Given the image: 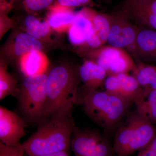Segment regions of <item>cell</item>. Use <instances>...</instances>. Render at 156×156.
Returning <instances> with one entry per match:
<instances>
[{
	"label": "cell",
	"mask_w": 156,
	"mask_h": 156,
	"mask_svg": "<svg viewBox=\"0 0 156 156\" xmlns=\"http://www.w3.org/2000/svg\"><path fill=\"white\" fill-rule=\"evenodd\" d=\"M24 31L39 41L46 43L51 40L53 30L47 20H41L33 14H29L23 20Z\"/></svg>",
	"instance_id": "cell-18"
},
{
	"label": "cell",
	"mask_w": 156,
	"mask_h": 156,
	"mask_svg": "<svg viewBox=\"0 0 156 156\" xmlns=\"http://www.w3.org/2000/svg\"><path fill=\"white\" fill-rule=\"evenodd\" d=\"M133 104L136 111L156 125V89L143 88Z\"/></svg>",
	"instance_id": "cell-17"
},
{
	"label": "cell",
	"mask_w": 156,
	"mask_h": 156,
	"mask_svg": "<svg viewBox=\"0 0 156 156\" xmlns=\"http://www.w3.org/2000/svg\"><path fill=\"white\" fill-rule=\"evenodd\" d=\"M48 71L37 75L24 77L19 87L16 98L20 110L32 123L39 124L44 118Z\"/></svg>",
	"instance_id": "cell-4"
},
{
	"label": "cell",
	"mask_w": 156,
	"mask_h": 156,
	"mask_svg": "<svg viewBox=\"0 0 156 156\" xmlns=\"http://www.w3.org/2000/svg\"><path fill=\"white\" fill-rule=\"evenodd\" d=\"M79 0H56L54 4L49 8V10L53 9H67L72 10L76 7H80Z\"/></svg>",
	"instance_id": "cell-25"
},
{
	"label": "cell",
	"mask_w": 156,
	"mask_h": 156,
	"mask_svg": "<svg viewBox=\"0 0 156 156\" xmlns=\"http://www.w3.org/2000/svg\"><path fill=\"white\" fill-rule=\"evenodd\" d=\"M79 74L83 83V89L86 90H97L103 85L108 75L104 69L89 59H85L79 67Z\"/></svg>",
	"instance_id": "cell-16"
},
{
	"label": "cell",
	"mask_w": 156,
	"mask_h": 156,
	"mask_svg": "<svg viewBox=\"0 0 156 156\" xmlns=\"http://www.w3.org/2000/svg\"><path fill=\"white\" fill-rule=\"evenodd\" d=\"M91 10L85 8L76 13L72 25L68 31L69 41L71 44L77 48L83 46L93 33Z\"/></svg>",
	"instance_id": "cell-13"
},
{
	"label": "cell",
	"mask_w": 156,
	"mask_h": 156,
	"mask_svg": "<svg viewBox=\"0 0 156 156\" xmlns=\"http://www.w3.org/2000/svg\"><path fill=\"white\" fill-rule=\"evenodd\" d=\"M136 67L132 75L143 88H147L156 78V66L147 64L140 61L135 62Z\"/></svg>",
	"instance_id": "cell-22"
},
{
	"label": "cell",
	"mask_w": 156,
	"mask_h": 156,
	"mask_svg": "<svg viewBox=\"0 0 156 156\" xmlns=\"http://www.w3.org/2000/svg\"><path fill=\"white\" fill-rule=\"evenodd\" d=\"M15 24L14 20L9 18L8 15L0 14V37L1 39L4 36L10 28Z\"/></svg>",
	"instance_id": "cell-26"
},
{
	"label": "cell",
	"mask_w": 156,
	"mask_h": 156,
	"mask_svg": "<svg viewBox=\"0 0 156 156\" xmlns=\"http://www.w3.org/2000/svg\"><path fill=\"white\" fill-rule=\"evenodd\" d=\"M86 114L106 131L114 130L130 113L133 102L106 91L86 90L80 93Z\"/></svg>",
	"instance_id": "cell-3"
},
{
	"label": "cell",
	"mask_w": 156,
	"mask_h": 156,
	"mask_svg": "<svg viewBox=\"0 0 156 156\" xmlns=\"http://www.w3.org/2000/svg\"><path fill=\"white\" fill-rule=\"evenodd\" d=\"M18 62L20 70L24 77L44 73L49 69V59L44 51L35 50L26 53Z\"/></svg>",
	"instance_id": "cell-15"
},
{
	"label": "cell",
	"mask_w": 156,
	"mask_h": 156,
	"mask_svg": "<svg viewBox=\"0 0 156 156\" xmlns=\"http://www.w3.org/2000/svg\"><path fill=\"white\" fill-rule=\"evenodd\" d=\"M41 156H70L68 151H63L58 152L55 153L45 155Z\"/></svg>",
	"instance_id": "cell-29"
},
{
	"label": "cell",
	"mask_w": 156,
	"mask_h": 156,
	"mask_svg": "<svg viewBox=\"0 0 156 156\" xmlns=\"http://www.w3.org/2000/svg\"><path fill=\"white\" fill-rule=\"evenodd\" d=\"M145 89H156V78L155 80L151 84L150 87L147 88Z\"/></svg>",
	"instance_id": "cell-31"
},
{
	"label": "cell",
	"mask_w": 156,
	"mask_h": 156,
	"mask_svg": "<svg viewBox=\"0 0 156 156\" xmlns=\"http://www.w3.org/2000/svg\"><path fill=\"white\" fill-rule=\"evenodd\" d=\"M56 0H22V5L25 11L33 14L49 9Z\"/></svg>",
	"instance_id": "cell-23"
},
{
	"label": "cell",
	"mask_w": 156,
	"mask_h": 156,
	"mask_svg": "<svg viewBox=\"0 0 156 156\" xmlns=\"http://www.w3.org/2000/svg\"><path fill=\"white\" fill-rule=\"evenodd\" d=\"M110 15V29L107 43L113 47L125 49L134 58L137 27L122 10Z\"/></svg>",
	"instance_id": "cell-7"
},
{
	"label": "cell",
	"mask_w": 156,
	"mask_h": 156,
	"mask_svg": "<svg viewBox=\"0 0 156 156\" xmlns=\"http://www.w3.org/2000/svg\"><path fill=\"white\" fill-rule=\"evenodd\" d=\"M10 2H11L12 4H14V3L17 2V1H19V0H9Z\"/></svg>",
	"instance_id": "cell-32"
},
{
	"label": "cell",
	"mask_w": 156,
	"mask_h": 156,
	"mask_svg": "<svg viewBox=\"0 0 156 156\" xmlns=\"http://www.w3.org/2000/svg\"><path fill=\"white\" fill-rule=\"evenodd\" d=\"M122 10L136 26L156 29V0H125Z\"/></svg>",
	"instance_id": "cell-11"
},
{
	"label": "cell",
	"mask_w": 156,
	"mask_h": 156,
	"mask_svg": "<svg viewBox=\"0 0 156 156\" xmlns=\"http://www.w3.org/2000/svg\"><path fill=\"white\" fill-rule=\"evenodd\" d=\"M93 33L88 41L78 48L80 53L100 48L107 43L111 26L110 15L91 10Z\"/></svg>",
	"instance_id": "cell-12"
},
{
	"label": "cell",
	"mask_w": 156,
	"mask_h": 156,
	"mask_svg": "<svg viewBox=\"0 0 156 156\" xmlns=\"http://www.w3.org/2000/svg\"><path fill=\"white\" fill-rule=\"evenodd\" d=\"M72 109L61 110L42 120L36 131L22 143L24 152L28 156H41L68 151L76 128Z\"/></svg>",
	"instance_id": "cell-1"
},
{
	"label": "cell",
	"mask_w": 156,
	"mask_h": 156,
	"mask_svg": "<svg viewBox=\"0 0 156 156\" xmlns=\"http://www.w3.org/2000/svg\"><path fill=\"white\" fill-rule=\"evenodd\" d=\"M8 62L1 59L0 62V100L9 96L17 97L19 91L17 81L9 73Z\"/></svg>",
	"instance_id": "cell-20"
},
{
	"label": "cell",
	"mask_w": 156,
	"mask_h": 156,
	"mask_svg": "<svg viewBox=\"0 0 156 156\" xmlns=\"http://www.w3.org/2000/svg\"><path fill=\"white\" fill-rule=\"evenodd\" d=\"M79 67L68 62L49 70L47 80V101L44 119L64 109L73 108L80 102Z\"/></svg>",
	"instance_id": "cell-2"
},
{
	"label": "cell",
	"mask_w": 156,
	"mask_h": 156,
	"mask_svg": "<svg viewBox=\"0 0 156 156\" xmlns=\"http://www.w3.org/2000/svg\"><path fill=\"white\" fill-rule=\"evenodd\" d=\"M45 43L31 36L24 31H14L5 43L2 53L6 61L18 59L26 53L33 51H44Z\"/></svg>",
	"instance_id": "cell-10"
},
{
	"label": "cell",
	"mask_w": 156,
	"mask_h": 156,
	"mask_svg": "<svg viewBox=\"0 0 156 156\" xmlns=\"http://www.w3.org/2000/svg\"><path fill=\"white\" fill-rule=\"evenodd\" d=\"M9 1V0H0V2H2V1Z\"/></svg>",
	"instance_id": "cell-34"
},
{
	"label": "cell",
	"mask_w": 156,
	"mask_h": 156,
	"mask_svg": "<svg viewBox=\"0 0 156 156\" xmlns=\"http://www.w3.org/2000/svg\"><path fill=\"white\" fill-rule=\"evenodd\" d=\"M120 83V96L134 102L142 91L143 88L136 79L129 73L118 74Z\"/></svg>",
	"instance_id": "cell-21"
},
{
	"label": "cell",
	"mask_w": 156,
	"mask_h": 156,
	"mask_svg": "<svg viewBox=\"0 0 156 156\" xmlns=\"http://www.w3.org/2000/svg\"><path fill=\"white\" fill-rule=\"evenodd\" d=\"M81 54L104 69L108 75L129 73L136 67L134 58L126 50L109 45Z\"/></svg>",
	"instance_id": "cell-5"
},
{
	"label": "cell",
	"mask_w": 156,
	"mask_h": 156,
	"mask_svg": "<svg viewBox=\"0 0 156 156\" xmlns=\"http://www.w3.org/2000/svg\"><path fill=\"white\" fill-rule=\"evenodd\" d=\"M136 156H156V135L146 147L138 151Z\"/></svg>",
	"instance_id": "cell-27"
},
{
	"label": "cell",
	"mask_w": 156,
	"mask_h": 156,
	"mask_svg": "<svg viewBox=\"0 0 156 156\" xmlns=\"http://www.w3.org/2000/svg\"><path fill=\"white\" fill-rule=\"evenodd\" d=\"M19 153L21 152L8 147L0 142V156H17Z\"/></svg>",
	"instance_id": "cell-28"
},
{
	"label": "cell",
	"mask_w": 156,
	"mask_h": 156,
	"mask_svg": "<svg viewBox=\"0 0 156 156\" xmlns=\"http://www.w3.org/2000/svg\"><path fill=\"white\" fill-rule=\"evenodd\" d=\"M70 147L74 156H115L113 143L106 135L95 129L78 131Z\"/></svg>",
	"instance_id": "cell-6"
},
{
	"label": "cell",
	"mask_w": 156,
	"mask_h": 156,
	"mask_svg": "<svg viewBox=\"0 0 156 156\" xmlns=\"http://www.w3.org/2000/svg\"><path fill=\"white\" fill-rule=\"evenodd\" d=\"M50 11L47 20L53 31L59 34L68 32L72 25L76 14L72 10L67 9Z\"/></svg>",
	"instance_id": "cell-19"
},
{
	"label": "cell",
	"mask_w": 156,
	"mask_h": 156,
	"mask_svg": "<svg viewBox=\"0 0 156 156\" xmlns=\"http://www.w3.org/2000/svg\"><path fill=\"white\" fill-rule=\"evenodd\" d=\"M79 1L82 6L90 5L93 3L92 0H79Z\"/></svg>",
	"instance_id": "cell-30"
},
{
	"label": "cell",
	"mask_w": 156,
	"mask_h": 156,
	"mask_svg": "<svg viewBox=\"0 0 156 156\" xmlns=\"http://www.w3.org/2000/svg\"><path fill=\"white\" fill-rule=\"evenodd\" d=\"M103 85L105 91L120 96V81L117 74L108 75Z\"/></svg>",
	"instance_id": "cell-24"
},
{
	"label": "cell",
	"mask_w": 156,
	"mask_h": 156,
	"mask_svg": "<svg viewBox=\"0 0 156 156\" xmlns=\"http://www.w3.org/2000/svg\"><path fill=\"white\" fill-rule=\"evenodd\" d=\"M23 153H18V155H17V156H23Z\"/></svg>",
	"instance_id": "cell-33"
},
{
	"label": "cell",
	"mask_w": 156,
	"mask_h": 156,
	"mask_svg": "<svg viewBox=\"0 0 156 156\" xmlns=\"http://www.w3.org/2000/svg\"><path fill=\"white\" fill-rule=\"evenodd\" d=\"M134 58L147 64L156 63V30L137 27Z\"/></svg>",
	"instance_id": "cell-14"
},
{
	"label": "cell",
	"mask_w": 156,
	"mask_h": 156,
	"mask_svg": "<svg viewBox=\"0 0 156 156\" xmlns=\"http://www.w3.org/2000/svg\"><path fill=\"white\" fill-rule=\"evenodd\" d=\"M24 119L16 113L0 106V140L6 146L24 153L20 140L25 135Z\"/></svg>",
	"instance_id": "cell-9"
},
{
	"label": "cell",
	"mask_w": 156,
	"mask_h": 156,
	"mask_svg": "<svg viewBox=\"0 0 156 156\" xmlns=\"http://www.w3.org/2000/svg\"><path fill=\"white\" fill-rule=\"evenodd\" d=\"M156 135L154 125L137 112L136 119L124 134L122 156H130L146 147Z\"/></svg>",
	"instance_id": "cell-8"
}]
</instances>
